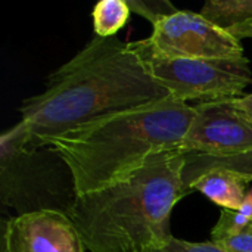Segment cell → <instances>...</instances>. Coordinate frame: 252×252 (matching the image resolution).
<instances>
[{"label":"cell","mask_w":252,"mask_h":252,"mask_svg":"<svg viewBox=\"0 0 252 252\" xmlns=\"http://www.w3.org/2000/svg\"><path fill=\"white\" fill-rule=\"evenodd\" d=\"M186 154L179 149L151 157L127 179L78 195L68 216L89 252H143L174 236L173 208L186 196Z\"/></svg>","instance_id":"3"},{"label":"cell","mask_w":252,"mask_h":252,"mask_svg":"<svg viewBox=\"0 0 252 252\" xmlns=\"http://www.w3.org/2000/svg\"><path fill=\"white\" fill-rule=\"evenodd\" d=\"M128 6H130L131 12L143 16L152 25H155L162 18L170 16L179 10L168 0H130Z\"/></svg>","instance_id":"14"},{"label":"cell","mask_w":252,"mask_h":252,"mask_svg":"<svg viewBox=\"0 0 252 252\" xmlns=\"http://www.w3.org/2000/svg\"><path fill=\"white\" fill-rule=\"evenodd\" d=\"M142 59L238 61L245 52L241 40L201 13L177 10L152 25L148 38L128 43Z\"/></svg>","instance_id":"5"},{"label":"cell","mask_w":252,"mask_h":252,"mask_svg":"<svg viewBox=\"0 0 252 252\" xmlns=\"http://www.w3.org/2000/svg\"><path fill=\"white\" fill-rule=\"evenodd\" d=\"M0 252H87L66 213L35 211L1 221Z\"/></svg>","instance_id":"8"},{"label":"cell","mask_w":252,"mask_h":252,"mask_svg":"<svg viewBox=\"0 0 252 252\" xmlns=\"http://www.w3.org/2000/svg\"><path fill=\"white\" fill-rule=\"evenodd\" d=\"M226 252H252V232L245 230L236 236L216 242Z\"/></svg>","instance_id":"16"},{"label":"cell","mask_w":252,"mask_h":252,"mask_svg":"<svg viewBox=\"0 0 252 252\" xmlns=\"http://www.w3.org/2000/svg\"><path fill=\"white\" fill-rule=\"evenodd\" d=\"M151 75L168 94L183 103L241 97L252 83L250 59H143Z\"/></svg>","instance_id":"6"},{"label":"cell","mask_w":252,"mask_h":252,"mask_svg":"<svg viewBox=\"0 0 252 252\" xmlns=\"http://www.w3.org/2000/svg\"><path fill=\"white\" fill-rule=\"evenodd\" d=\"M143 252H226L216 242H189L173 238L168 244L159 248H149Z\"/></svg>","instance_id":"15"},{"label":"cell","mask_w":252,"mask_h":252,"mask_svg":"<svg viewBox=\"0 0 252 252\" xmlns=\"http://www.w3.org/2000/svg\"><path fill=\"white\" fill-rule=\"evenodd\" d=\"M252 223V189L238 210H221L217 224L211 230V241L219 242L245 232Z\"/></svg>","instance_id":"13"},{"label":"cell","mask_w":252,"mask_h":252,"mask_svg":"<svg viewBox=\"0 0 252 252\" xmlns=\"http://www.w3.org/2000/svg\"><path fill=\"white\" fill-rule=\"evenodd\" d=\"M232 105L235 109H238L241 114H244L250 121H252V93L250 94H244L241 97H235L230 99Z\"/></svg>","instance_id":"17"},{"label":"cell","mask_w":252,"mask_h":252,"mask_svg":"<svg viewBox=\"0 0 252 252\" xmlns=\"http://www.w3.org/2000/svg\"><path fill=\"white\" fill-rule=\"evenodd\" d=\"M195 118L179 151L207 157H235L252 152V121L229 100L195 105Z\"/></svg>","instance_id":"7"},{"label":"cell","mask_w":252,"mask_h":252,"mask_svg":"<svg viewBox=\"0 0 252 252\" xmlns=\"http://www.w3.org/2000/svg\"><path fill=\"white\" fill-rule=\"evenodd\" d=\"M168 96L128 43L94 35L47 77L41 93L22 100L19 112L28 143L40 146L97 117Z\"/></svg>","instance_id":"1"},{"label":"cell","mask_w":252,"mask_h":252,"mask_svg":"<svg viewBox=\"0 0 252 252\" xmlns=\"http://www.w3.org/2000/svg\"><path fill=\"white\" fill-rule=\"evenodd\" d=\"M214 168L232 170L242 174H248L252 177V152L244 155H235V157H207V155L186 154V165L183 170L185 192L192 180H195L202 173Z\"/></svg>","instance_id":"10"},{"label":"cell","mask_w":252,"mask_h":252,"mask_svg":"<svg viewBox=\"0 0 252 252\" xmlns=\"http://www.w3.org/2000/svg\"><path fill=\"white\" fill-rule=\"evenodd\" d=\"M78 193L71 168L50 146H32L19 120L0 137V202L16 216L69 213Z\"/></svg>","instance_id":"4"},{"label":"cell","mask_w":252,"mask_h":252,"mask_svg":"<svg viewBox=\"0 0 252 252\" xmlns=\"http://www.w3.org/2000/svg\"><path fill=\"white\" fill-rule=\"evenodd\" d=\"M247 230H250V232H252V223H251V226H250V227H248Z\"/></svg>","instance_id":"19"},{"label":"cell","mask_w":252,"mask_h":252,"mask_svg":"<svg viewBox=\"0 0 252 252\" xmlns=\"http://www.w3.org/2000/svg\"><path fill=\"white\" fill-rule=\"evenodd\" d=\"M251 182L252 177L248 174L214 168L192 180L186 188V193L201 192L221 210H238L248 195Z\"/></svg>","instance_id":"9"},{"label":"cell","mask_w":252,"mask_h":252,"mask_svg":"<svg viewBox=\"0 0 252 252\" xmlns=\"http://www.w3.org/2000/svg\"><path fill=\"white\" fill-rule=\"evenodd\" d=\"M232 35H235L238 40H242V38H252V19L248 22H244V24H239V25H235L232 27L230 30H227Z\"/></svg>","instance_id":"18"},{"label":"cell","mask_w":252,"mask_h":252,"mask_svg":"<svg viewBox=\"0 0 252 252\" xmlns=\"http://www.w3.org/2000/svg\"><path fill=\"white\" fill-rule=\"evenodd\" d=\"M131 15L128 1L126 0H100L92 9L93 31L96 37L109 38L117 37Z\"/></svg>","instance_id":"11"},{"label":"cell","mask_w":252,"mask_h":252,"mask_svg":"<svg viewBox=\"0 0 252 252\" xmlns=\"http://www.w3.org/2000/svg\"><path fill=\"white\" fill-rule=\"evenodd\" d=\"M199 13L217 27L230 30L251 21L252 0H208Z\"/></svg>","instance_id":"12"},{"label":"cell","mask_w":252,"mask_h":252,"mask_svg":"<svg viewBox=\"0 0 252 252\" xmlns=\"http://www.w3.org/2000/svg\"><path fill=\"white\" fill-rule=\"evenodd\" d=\"M195 105L171 96L90 120L46 139L71 168L78 195L109 188L161 152L179 149L192 121Z\"/></svg>","instance_id":"2"}]
</instances>
